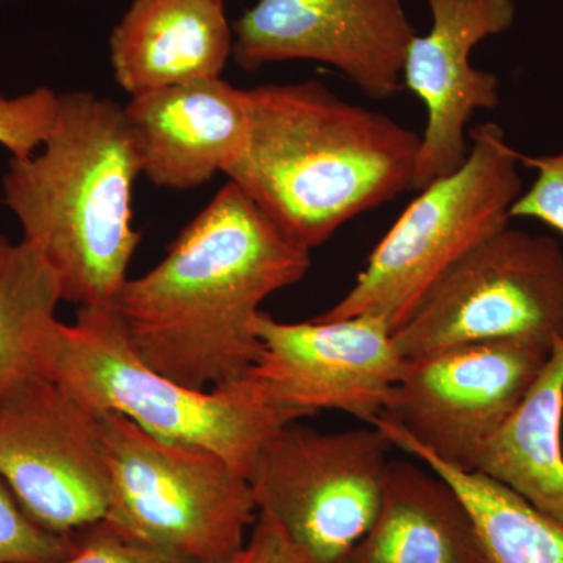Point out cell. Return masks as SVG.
Masks as SVG:
<instances>
[{
    "mask_svg": "<svg viewBox=\"0 0 563 563\" xmlns=\"http://www.w3.org/2000/svg\"><path fill=\"white\" fill-rule=\"evenodd\" d=\"M310 265V250L229 181L157 266L125 280L113 307L141 361L195 390H213L257 363L263 346L252 320Z\"/></svg>",
    "mask_w": 563,
    "mask_h": 563,
    "instance_id": "cell-1",
    "label": "cell"
},
{
    "mask_svg": "<svg viewBox=\"0 0 563 563\" xmlns=\"http://www.w3.org/2000/svg\"><path fill=\"white\" fill-rule=\"evenodd\" d=\"M250 131L225 176L307 250L412 190L421 135L318 80L247 90Z\"/></svg>",
    "mask_w": 563,
    "mask_h": 563,
    "instance_id": "cell-2",
    "label": "cell"
},
{
    "mask_svg": "<svg viewBox=\"0 0 563 563\" xmlns=\"http://www.w3.org/2000/svg\"><path fill=\"white\" fill-rule=\"evenodd\" d=\"M41 150L10 158L3 201L57 274L63 301L111 306L141 240L132 190L143 173L124 107L90 91L60 95Z\"/></svg>",
    "mask_w": 563,
    "mask_h": 563,
    "instance_id": "cell-3",
    "label": "cell"
},
{
    "mask_svg": "<svg viewBox=\"0 0 563 563\" xmlns=\"http://www.w3.org/2000/svg\"><path fill=\"white\" fill-rule=\"evenodd\" d=\"M43 376L57 380L95 412L122 415L169 443L203 448L250 479L266 443L306 415L269 406L242 383L195 390L141 361L113 303L79 307L58 321L44 352Z\"/></svg>",
    "mask_w": 563,
    "mask_h": 563,
    "instance_id": "cell-4",
    "label": "cell"
},
{
    "mask_svg": "<svg viewBox=\"0 0 563 563\" xmlns=\"http://www.w3.org/2000/svg\"><path fill=\"white\" fill-rule=\"evenodd\" d=\"M470 141L465 162L422 188L374 247L351 290L314 320L380 314L395 333L459 258L509 225L523 192L520 152L495 122L470 129Z\"/></svg>",
    "mask_w": 563,
    "mask_h": 563,
    "instance_id": "cell-5",
    "label": "cell"
},
{
    "mask_svg": "<svg viewBox=\"0 0 563 563\" xmlns=\"http://www.w3.org/2000/svg\"><path fill=\"white\" fill-rule=\"evenodd\" d=\"M109 472L106 521L196 563L242 550L258 517L250 479L203 448L169 443L99 412Z\"/></svg>",
    "mask_w": 563,
    "mask_h": 563,
    "instance_id": "cell-6",
    "label": "cell"
},
{
    "mask_svg": "<svg viewBox=\"0 0 563 563\" xmlns=\"http://www.w3.org/2000/svg\"><path fill=\"white\" fill-rule=\"evenodd\" d=\"M404 358L457 344L563 340V250L548 235L499 229L448 269L393 333Z\"/></svg>",
    "mask_w": 563,
    "mask_h": 563,
    "instance_id": "cell-7",
    "label": "cell"
},
{
    "mask_svg": "<svg viewBox=\"0 0 563 563\" xmlns=\"http://www.w3.org/2000/svg\"><path fill=\"white\" fill-rule=\"evenodd\" d=\"M393 448L376 426L325 433L290 422L252 470L258 514L310 562L340 563L379 512Z\"/></svg>",
    "mask_w": 563,
    "mask_h": 563,
    "instance_id": "cell-8",
    "label": "cell"
},
{
    "mask_svg": "<svg viewBox=\"0 0 563 563\" xmlns=\"http://www.w3.org/2000/svg\"><path fill=\"white\" fill-rule=\"evenodd\" d=\"M551 351L520 340L466 343L406 358L373 424L395 448H418L472 472L474 459L536 383Z\"/></svg>",
    "mask_w": 563,
    "mask_h": 563,
    "instance_id": "cell-9",
    "label": "cell"
},
{
    "mask_svg": "<svg viewBox=\"0 0 563 563\" xmlns=\"http://www.w3.org/2000/svg\"><path fill=\"white\" fill-rule=\"evenodd\" d=\"M0 479L36 525L57 536L106 520L99 412L47 376L14 385L0 396Z\"/></svg>",
    "mask_w": 563,
    "mask_h": 563,
    "instance_id": "cell-10",
    "label": "cell"
},
{
    "mask_svg": "<svg viewBox=\"0 0 563 563\" xmlns=\"http://www.w3.org/2000/svg\"><path fill=\"white\" fill-rule=\"evenodd\" d=\"M252 329L263 351L240 383L262 402L306 417L339 410L373 424L406 362L380 314L282 322L261 310Z\"/></svg>",
    "mask_w": 563,
    "mask_h": 563,
    "instance_id": "cell-11",
    "label": "cell"
},
{
    "mask_svg": "<svg viewBox=\"0 0 563 563\" xmlns=\"http://www.w3.org/2000/svg\"><path fill=\"white\" fill-rule=\"evenodd\" d=\"M232 29L233 60L247 73L273 63H324L379 101L402 90L418 35L401 0H258Z\"/></svg>",
    "mask_w": 563,
    "mask_h": 563,
    "instance_id": "cell-12",
    "label": "cell"
},
{
    "mask_svg": "<svg viewBox=\"0 0 563 563\" xmlns=\"http://www.w3.org/2000/svg\"><path fill=\"white\" fill-rule=\"evenodd\" d=\"M432 27L415 36L404 63L402 84L424 106L426 128L412 190L454 173L470 152L466 125L474 111L501 102L495 74L474 68L472 51L514 25V0H426Z\"/></svg>",
    "mask_w": 563,
    "mask_h": 563,
    "instance_id": "cell-13",
    "label": "cell"
},
{
    "mask_svg": "<svg viewBox=\"0 0 563 563\" xmlns=\"http://www.w3.org/2000/svg\"><path fill=\"white\" fill-rule=\"evenodd\" d=\"M124 113L141 173L169 190H192L228 172L250 131L247 90L221 77L132 96Z\"/></svg>",
    "mask_w": 563,
    "mask_h": 563,
    "instance_id": "cell-14",
    "label": "cell"
},
{
    "mask_svg": "<svg viewBox=\"0 0 563 563\" xmlns=\"http://www.w3.org/2000/svg\"><path fill=\"white\" fill-rule=\"evenodd\" d=\"M233 49L224 0H133L110 35L114 80L131 96L221 77Z\"/></svg>",
    "mask_w": 563,
    "mask_h": 563,
    "instance_id": "cell-15",
    "label": "cell"
},
{
    "mask_svg": "<svg viewBox=\"0 0 563 563\" xmlns=\"http://www.w3.org/2000/svg\"><path fill=\"white\" fill-rule=\"evenodd\" d=\"M340 563L490 562L459 493L432 470L390 461L379 512Z\"/></svg>",
    "mask_w": 563,
    "mask_h": 563,
    "instance_id": "cell-16",
    "label": "cell"
},
{
    "mask_svg": "<svg viewBox=\"0 0 563 563\" xmlns=\"http://www.w3.org/2000/svg\"><path fill=\"white\" fill-rule=\"evenodd\" d=\"M563 340L536 383L495 435L472 472L498 481L542 512L563 521Z\"/></svg>",
    "mask_w": 563,
    "mask_h": 563,
    "instance_id": "cell-17",
    "label": "cell"
},
{
    "mask_svg": "<svg viewBox=\"0 0 563 563\" xmlns=\"http://www.w3.org/2000/svg\"><path fill=\"white\" fill-rule=\"evenodd\" d=\"M63 302L57 274L35 244L0 233V396L43 376L44 352Z\"/></svg>",
    "mask_w": 563,
    "mask_h": 563,
    "instance_id": "cell-18",
    "label": "cell"
},
{
    "mask_svg": "<svg viewBox=\"0 0 563 563\" xmlns=\"http://www.w3.org/2000/svg\"><path fill=\"white\" fill-rule=\"evenodd\" d=\"M442 476L472 515L490 563H563V521L479 472H466L418 448H406Z\"/></svg>",
    "mask_w": 563,
    "mask_h": 563,
    "instance_id": "cell-19",
    "label": "cell"
},
{
    "mask_svg": "<svg viewBox=\"0 0 563 563\" xmlns=\"http://www.w3.org/2000/svg\"><path fill=\"white\" fill-rule=\"evenodd\" d=\"M74 536L41 528L0 479V563H57L74 550Z\"/></svg>",
    "mask_w": 563,
    "mask_h": 563,
    "instance_id": "cell-20",
    "label": "cell"
},
{
    "mask_svg": "<svg viewBox=\"0 0 563 563\" xmlns=\"http://www.w3.org/2000/svg\"><path fill=\"white\" fill-rule=\"evenodd\" d=\"M60 95L40 87L18 98L0 96V144L13 158H27L43 147L58 117Z\"/></svg>",
    "mask_w": 563,
    "mask_h": 563,
    "instance_id": "cell-21",
    "label": "cell"
},
{
    "mask_svg": "<svg viewBox=\"0 0 563 563\" xmlns=\"http://www.w3.org/2000/svg\"><path fill=\"white\" fill-rule=\"evenodd\" d=\"M57 563H196L163 548L152 547L114 528L109 521L76 533L74 550Z\"/></svg>",
    "mask_w": 563,
    "mask_h": 563,
    "instance_id": "cell-22",
    "label": "cell"
},
{
    "mask_svg": "<svg viewBox=\"0 0 563 563\" xmlns=\"http://www.w3.org/2000/svg\"><path fill=\"white\" fill-rule=\"evenodd\" d=\"M520 163L536 169L537 177L515 201L510 220L533 218L563 233V151L543 157L520 154Z\"/></svg>",
    "mask_w": 563,
    "mask_h": 563,
    "instance_id": "cell-23",
    "label": "cell"
},
{
    "mask_svg": "<svg viewBox=\"0 0 563 563\" xmlns=\"http://www.w3.org/2000/svg\"><path fill=\"white\" fill-rule=\"evenodd\" d=\"M222 563H312L272 518L258 514L242 550Z\"/></svg>",
    "mask_w": 563,
    "mask_h": 563,
    "instance_id": "cell-24",
    "label": "cell"
}]
</instances>
